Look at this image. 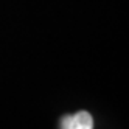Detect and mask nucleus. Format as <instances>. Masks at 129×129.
Instances as JSON below:
<instances>
[{"label":"nucleus","instance_id":"obj_1","mask_svg":"<svg viewBox=\"0 0 129 129\" xmlns=\"http://www.w3.org/2000/svg\"><path fill=\"white\" fill-rule=\"evenodd\" d=\"M61 129H93V118L89 112L81 110V112L66 115L61 123Z\"/></svg>","mask_w":129,"mask_h":129}]
</instances>
